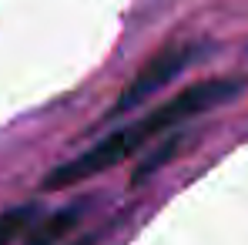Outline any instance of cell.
<instances>
[{
	"instance_id": "6da1fadb",
	"label": "cell",
	"mask_w": 248,
	"mask_h": 245,
	"mask_svg": "<svg viewBox=\"0 0 248 245\" xmlns=\"http://www.w3.org/2000/svg\"><path fill=\"white\" fill-rule=\"evenodd\" d=\"M242 87H245L242 81H198V84H191V87H185L181 94H174L171 101H165L161 108H155L148 118H141L134 128L141 131L144 141H151V138L165 134L168 128H178L181 121L202 114V111L215 108V104L232 101Z\"/></svg>"
},
{
	"instance_id": "7a4b0ae2",
	"label": "cell",
	"mask_w": 248,
	"mask_h": 245,
	"mask_svg": "<svg viewBox=\"0 0 248 245\" xmlns=\"http://www.w3.org/2000/svg\"><path fill=\"white\" fill-rule=\"evenodd\" d=\"M141 145H148V141L141 138V131H138L134 124H131V128H121V131H111L108 138H101L97 145H91L84 155L57 164V168L44 178V188H67V185L87 181L91 175H101V171H108L111 164H118V162H124L127 155H134Z\"/></svg>"
},
{
	"instance_id": "3957f363",
	"label": "cell",
	"mask_w": 248,
	"mask_h": 245,
	"mask_svg": "<svg viewBox=\"0 0 248 245\" xmlns=\"http://www.w3.org/2000/svg\"><path fill=\"white\" fill-rule=\"evenodd\" d=\"M191 61H195V47H165L161 54H155V57L138 71V78L121 91V98H118V104L108 111V118H118L124 111H131L134 104L148 101L155 91H161L168 81H174Z\"/></svg>"
},
{
	"instance_id": "277c9868",
	"label": "cell",
	"mask_w": 248,
	"mask_h": 245,
	"mask_svg": "<svg viewBox=\"0 0 248 245\" xmlns=\"http://www.w3.org/2000/svg\"><path fill=\"white\" fill-rule=\"evenodd\" d=\"M84 205H71V208H61V212H54L50 218H44L41 225L24 239V245H57L74 225H78V218H81Z\"/></svg>"
},
{
	"instance_id": "5b68a950",
	"label": "cell",
	"mask_w": 248,
	"mask_h": 245,
	"mask_svg": "<svg viewBox=\"0 0 248 245\" xmlns=\"http://www.w3.org/2000/svg\"><path fill=\"white\" fill-rule=\"evenodd\" d=\"M34 215H37L34 205H17V208L0 212V245H10L17 235H24V229L34 222Z\"/></svg>"
},
{
	"instance_id": "8992f818",
	"label": "cell",
	"mask_w": 248,
	"mask_h": 245,
	"mask_svg": "<svg viewBox=\"0 0 248 245\" xmlns=\"http://www.w3.org/2000/svg\"><path fill=\"white\" fill-rule=\"evenodd\" d=\"M174 148H178V138H168V141L161 145V148H158V151H155V155H151V158H144V162L138 164V171H134V181H144L151 171H158V168H161V164H165L168 158L174 155Z\"/></svg>"
},
{
	"instance_id": "52a82bcc",
	"label": "cell",
	"mask_w": 248,
	"mask_h": 245,
	"mask_svg": "<svg viewBox=\"0 0 248 245\" xmlns=\"http://www.w3.org/2000/svg\"><path fill=\"white\" fill-rule=\"evenodd\" d=\"M78 245H87V242H78Z\"/></svg>"
}]
</instances>
